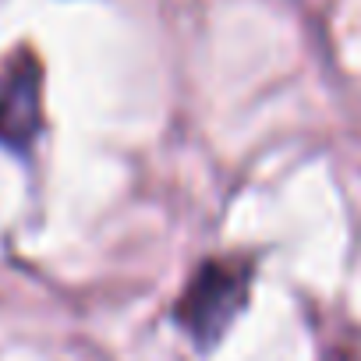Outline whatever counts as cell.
<instances>
[{
    "mask_svg": "<svg viewBox=\"0 0 361 361\" xmlns=\"http://www.w3.org/2000/svg\"><path fill=\"white\" fill-rule=\"evenodd\" d=\"M255 287V262L248 255H213L192 269L170 305V322L199 350H213L227 329L245 315Z\"/></svg>",
    "mask_w": 361,
    "mask_h": 361,
    "instance_id": "6da1fadb",
    "label": "cell"
},
{
    "mask_svg": "<svg viewBox=\"0 0 361 361\" xmlns=\"http://www.w3.org/2000/svg\"><path fill=\"white\" fill-rule=\"evenodd\" d=\"M43 128V64L29 47H18L0 64V149L29 159Z\"/></svg>",
    "mask_w": 361,
    "mask_h": 361,
    "instance_id": "7a4b0ae2",
    "label": "cell"
},
{
    "mask_svg": "<svg viewBox=\"0 0 361 361\" xmlns=\"http://www.w3.org/2000/svg\"><path fill=\"white\" fill-rule=\"evenodd\" d=\"M322 361H361V350H350V347H333Z\"/></svg>",
    "mask_w": 361,
    "mask_h": 361,
    "instance_id": "3957f363",
    "label": "cell"
}]
</instances>
